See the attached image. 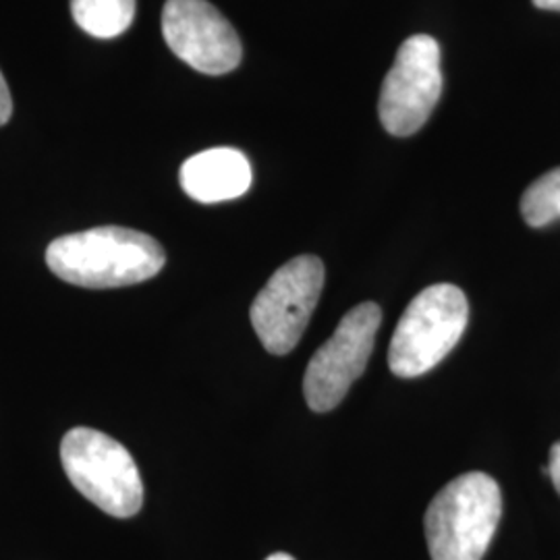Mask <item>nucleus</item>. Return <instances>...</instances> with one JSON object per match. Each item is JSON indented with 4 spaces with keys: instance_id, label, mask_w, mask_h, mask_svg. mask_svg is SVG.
Masks as SVG:
<instances>
[{
    "instance_id": "1",
    "label": "nucleus",
    "mask_w": 560,
    "mask_h": 560,
    "mask_svg": "<svg viewBox=\"0 0 560 560\" xmlns=\"http://www.w3.org/2000/svg\"><path fill=\"white\" fill-rule=\"evenodd\" d=\"M161 243L125 226H96L52 241L46 264L60 280L83 289H119L154 279L164 268Z\"/></svg>"
},
{
    "instance_id": "2",
    "label": "nucleus",
    "mask_w": 560,
    "mask_h": 560,
    "mask_svg": "<svg viewBox=\"0 0 560 560\" xmlns=\"http://www.w3.org/2000/svg\"><path fill=\"white\" fill-rule=\"evenodd\" d=\"M502 494L494 478L471 471L448 481L425 511L432 560H481L501 523Z\"/></svg>"
},
{
    "instance_id": "3",
    "label": "nucleus",
    "mask_w": 560,
    "mask_h": 560,
    "mask_svg": "<svg viewBox=\"0 0 560 560\" xmlns=\"http://www.w3.org/2000/svg\"><path fill=\"white\" fill-rule=\"evenodd\" d=\"M60 460L73 488L106 515L129 520L140 513V469L113 436L92 428H73L60 442Z\"/></svg>"
},
{
    "instance_id": "4",
    "label": "nucleus",
    "mask_w": 560,
    "mask_h": 560,
    "mask_svg": "<svg viewBox=\"0 0 560 560\" xmlns=\"http://www.w3.org/2000/svg\"><path fill=\"white\" fill-rule=\"evenodd\" d=\"M467 322L469 303L459 287L441 282L423 289L407 305L390 340V372L399 378L430 372L457 347Z\"/></svg>"
},
{
    "instance_id": "5",
    "label": "nucleus",
    "mask_w": 560,
    "mask_h": 560,
    "mask_svg": "<svg viewBox=\"0 0 560 560\" xmlns=\"http://www.w3.org/2000/svg\"><path fill=\"white\" fill-rule=\"evenodd\" d=\"M322 287L324 264L316 256L293 258L270 277L249 310L254 330L268 353L287 355L298 347Z\"/></svg>"
},
{
    "instance_id": "6",
    "label": "nucleus",
    "mask_w": 560,
    "mask_h": 560,
    "mask_svg": "<svg viewBox=\"0 0 560 560\" xmlns=\"http://www.w3.org/2000/svg\"><path fill=\"white\" fill-rule=\"evenodd\" d=\"M381 322L376 303H360L345 314L332 337L314 353L303 378V395L312 411L326 413L345 399L351 384L365 372Z\"/></svg>"
},
{
    "instance_id": "7",
    "label": "nucleus",
    "mask_w": 560,
    "mask_h": 560,
    "mask_svg": "<svg viewBox=\"0 0 560 560\" xmlns=\"http://www.w3.org/2000/svg\"><path fill=\"white\" fill-rule=\"evenodd\" d=\"M442 94L441 46L432 36H411L400 44L395 65L384 78L381 120L390 136L418 133Z\"/></svg>"
},
{
    "instance_id": "8",
    "label": "nucleus",
    "mask_w": 560,
    "mask_h": 560,
    "mask_svg": "<svg viewBox=\"0 0 560 560\" xmlns=\"http://www.w3.org/2000/svg\"><path fill=\"white\" fill-rule=\"evenodd\" d=\"M162 36L185 65L206 75H224L240 67V36L208 0H166Z\"/></svg>"
},
{
    "instance_id": "9",
    "label": "nucleus",
    "mask_w": 560,
    "mask_h": 560,
    "mask_svg": "<svg viewBox=\"0 0 560 560\" xmlns=\"http://www.w3.org/2000/svg\"><path fill=\"white\" fill-rule=\"evenodd\" d=\"M180 187L201 203L237 200L252 187V164L235 148H210L183 162Z\"/></svg>"
},
{
    "instance_id": "10",
    "label": "nucleus",
    "mask_w": 560,
    "mask_h": 560,
    "mask_svg": "<svg viewBox=\"0 0 560 560\" xmlns=\"http://www.w3.org/2000/svg\"><path fill=\"white\" fill-rule=\"evenodd\" d=\"M71 15L94 38L110 40L136 20V0H71Z\"/></svg>"
},
{
    "instance_id": "11",
    "label": "nucleus",
    "mask_w": 560,
    "mask_h": 560,
    "mask_svg": "<svg viewBox=\"0 0 560 560\" xmlns=\"http://www.w3.org/2000/svg\"><path fill=\"white\" fill-rule=\"evenodd\" d=\"M521 214L534 229L560 219V166L527 187L521 200Z\"/></svg>"
},
{
    "instance_id": "12",
    "label": "nucleus",
    "mask_w": 560,
    "mask_h": 560,
    "mask_svg": "<svg viewBox=\"0 0 560 560\" xmlns=\"http://www.w3.org/2000/svg\"><path fill=\"white\" fill-rule=\"evenodd\" d=\"M11 115H13V101H11V92H9L4 75L0 71V127L11 119Z\"/></svg>"
},
{
    "instance_id": "13",
    "label": "nucleus",
    "mask_w": 560,
    "mask_h": 560,
    "mask_svg": "<svg viewBox=\"0 0 560 560\" xmlns=\"http://www.w3.org/2000/svg\"><path fill=\"white\" fill-rule=\"evenodd\" d=\"M548 476L555 483L557 492L560 494V441L550 448V463H548Z\"/></svg>"
},
{
    "instance_id": "14",
    "label": "nucleus",
    "mask_w": 560,
    "mask_h": 560,
    "mask_svg": "<svg viewBox=\"0 0 560 560\" xmlns=\"http://www.w3.org/2000/svg\"><path fill=\"white\" fill-rule=\"evenodd\" d=\"M532 2L544 11H559L560 13V0H532Z\"/></svg>"
},
{
    "instance_id": "15",
    "label": "nucleus",
    "mask_w": 560,
    "mask_h": 560,
    "mask_svg": "<svg viewBox=\"0 0 560 560\" xmlns=\"http://www.w3.org/2000/svg\"><path fill=\"white\" fill-rule=\"evenodd\" d=\"M266 560H295L291 555H287V552H275V555H270Z\"/></svg>"
}]
</instances>
